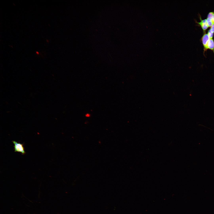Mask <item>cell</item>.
Segmentation results:
<instances>
[{
	"mask_svg": "<svg viewBox=\"0 0 214 214\" xmlns=\"http://www.w3.org/2000/svg\"><path fill=\"white\" fill-rule=\"evenodd\" d=\"M19 6H20V7H21V8H23V7L22 6V5H21L20 4L19 5Z\"/></svg>",
	"mask_w": 214,
	"mask_h": 214,
	"instance_id": "4",
	"label": "cell"
},
{
	"mask_svg": "<svg viewBox=\"0 0 214 214\" xmlns=\"http://www.w3.org/2000/svg\"><path fill=\"white\" fill-rule=\"evenodd\" d=\"M18 213L19 214H27L26 213L22 211H19Z\"/></svg>",
	"mask_w": 214,
	"mask_h": 214,
	"instance_id": "2",
	"label": "cell"
},
{
	"mask_svg": "<svg viewBox=\"0 0 214 214\" xmlns=\"http://www.w3.org/2000/svg\"><path fill=\"white\" fill-rule=\"evenodd\" d=\"M128 174L130 175H133L134 174V172L133 171H130L128 173Z\"/></svg>",
	"mask_w": 214,
	"mask_h": 214,
	"instance_id": "1",
	"label": "cell"
},
{
	"mask_svg": "<svg viewBox=\"0 0 214 214\" xmlns=\"http://www.w3.org/2000/svg\"><path fill=\"white\" fill-rule=\"evenodd\" d=\"M54 79L56 81H58L57 78H56V77L54 78Z\"/></svg>",
	"mask_w": 214,
	"mask_h": 214,
	"instance_id": "3",
	"label": "cell"
}]
</instances>
